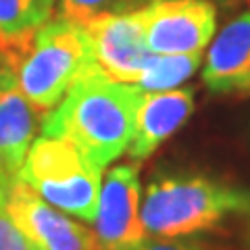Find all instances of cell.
I'll use <instances>...</instances> for the list:
<instances>
[{
  "mask_svg": "<svg viewBox=\"0 0 250 250\" xmlns=\"http://www.w3.org/2000/svg\"><path fill=\"white\" fill-rule=\"evenodd\" d=\"M148 238L192 240L250 231V190L207 173H167L148 184L140 207Z\"/></svg>",
  "mask_w": 250,
  "mask_h": 250,
  "instance_id": "1",
  "label": "cell"
},
{
  "mask_svg": "<svg viewBox=\"0 0 250 250\" xmlns=\"http://www.w3.org/2000/svg\"><path fill=\"white\" fill-rule=\"evenodd\" d=\"M140 96L136 85L94 69L42 117V136L69 140L104 169L127 152Z\"/></svg>",
  "mask_w": 250,
  "mask_h": 250,
  "instance_id": "2",
  "label": "cell"
},
{
  "mask_svg": "<svg viewBox=\"0 0 250 250\" xmlns=\"http://www.w3.org/2000/svg\"><path fill=\"white\" fill-rule=\"evenodd\" d=\"M94 69L90 38L82 25L54 17L38 29L29 50L15 69L17 85L42 117Z\"/></svg>",
  "mask_w": 250,
  "mask_h": 250,
  "instance_id": "3",
  "label": "cell"
},
{
  "mask_svg": "<svg viewBox=\"0 0 250 250\" xmlns=\"http://www.w3.org/2000/svg\"><path fill=\"white\" fill-rule=\"evenodd\" d=\"M103 171L73 142L40 136L31 144L17 177L62 213L94 223Z\"/></svg>",
  "mask_w": 250,
  "mask_h": 250,
  "instance_id": "4",
  "label": "cell"
},
{
  "mask_svg": "<svg viewBox=\"0 0 250 250\" xmlns=\"http://www.w3.org/2000/svg\"><path fill=\"white\" fill-rule=\"evenodd\" d=\"M0 205L31 250H98L94 229L46 202L19 177L0 179Z\"/></svg>",
  "mask_w": 250,
  "mask_h": 250,
  "instance_id": "5",
  "label": "cell"
},
{
  "mask_svg": "<svg viewBox=\"0 0 250 250\" xmlns=\"http://www.w3.org/2000/svg\"><path fill=\"white\" fill-rule=\"evenodd\" d=\"M90 38L94 61L115 82L136 85L154 52L146 46L142 4L129 11L106 13L82 25Z\"/></svg>",
  "mask_w": 250,
  "mask_h": 250,
  "instance_id": "6",
  "label": "cell"
},
{
  "mask_svg": "<svg viewBox=\"0 0 250 250\" xmlns=\"http://www.w3.org/2000/svg\"><path fill=\"white\" fill-rule=\"evenodd\" d=\"M144 38L154 54L202 52L215 38L217 9L210 0H146Z\"/></svg>",
  "mask_w": 250,
  "mask_h": 250,
  "instance_id": "7",
  "label": "cell"
},
{
  "mask_svg": "<svg viewBox=\"0 0 250 250\" xmlns=\"http://www.w3.org/2000/svg\"><path fill=\"white\" fill-rule=\"evenodd\" d=\"M140 207L142 186L138 163H123L108 169L100 186L94 219L98 250H127L146 240Z\"/></svg>",
  "mask_w": 250,
  "mask_h": 250,
  "instance_id": "8",
  "label": "cell"
},
{
  "mask_svg": "<svg viewBox=\"0 0 250 250\" xmlns=\"http://www.w3.org/2000/svg\"><path fill=\"white\" fill-rule=\"evenodd\" d=\"M202 82L215 94L250 96V13L231 19L210 40Z\"/></svg>",
  "mask_w": 250,
  "mask_h": 250,
  "instance_id": "9",
  "label": "cell"
},
{
  "mask_svg": "<svg viewBox=\"0 0 250 250\" xmlns=\"http://www.w3.org/2000/svg\"><path fill=\"white\" fill-rule=\"evenodd\" d=\"M194 113V90L175 88L167 92H142L136 108L134 134L127 148L131 161L148 159L169 140Z\"/></svg>",
  "mask_w": 250,
  "mask_h": 250,
  "instance_id": "10",
  "label": "cell"
},
{
  "mask_svg": "<svg viewBox=\"0 0 250 250\" xmlns=\"http://www.w3.org/2000/svg\"><path fill=\"white\" fill-rule=\"evenodd\" d=\"M40 113L27 103L17 77L0 61V179L19 175L36 140Z\"/></svg>",
  "mask_w": 250,
  "mask_h": 250,
  "instance_id": "11",
  "label": "cell"
},
{
  "mask_svg": "<svg viewBox=\"0 0 250 250\" xmlns=\"http://www.w3.org/2000/svg\"><path fill=\"white\" fill-rule=\"evenodd\" d=\"M52 11L54 0H0V61L13 73Z\"/></svg>",
  "mask_w": 250,
  "mask_h": 250,
  "instance_id": "12",
  "label": "cell"
},
{
  "mask_svg": "<svg viewBox=\"0 0 250 250\" xmlns=\"http://www.w3.org/2000/svg\"><path fill=\"white\" fill-rule=\"evenodd\" d=\"M202 61V52L192 54H154L140 80L136 82V88L140 92H167L179 88L184 82L198 71Z\"/></svg>",
  "mask_w": 250,
  "mask_h": 250,
  "instance_id": "13",
  "label": "cell"
},
{
  "mask_svg": "<svg viewBox=\"0 0 250 250\" xmlns=\"http://www.w3.org/2000/svg\"><path fill=\"white\" fill-rule=\"evenodd\" d=\"M136 0H59V17L83 25L106 13L136 9Z\"/></svg>",
  "mask_w": 250,
  "mask_h": 250,
  "instance_id": "14",
  "label": "cell"
},
{
  "mask_svg": "<svg viewBox=\"0 0 250 250\" xmlns=\"http://www.w3.org/2000/svg\"><path fill=\"white\" fill-rule=\"evenodd\" d=\"M0 250H31L27 240L0 205Z\"/></svg>",
  "mask_w": 250,
  "mask_h": 250,
  "instance_id": "15",
  "label": "cell"
},
{
  "mask_svg": "<svg viewBox=\"0 0 250 250\" xmlns=\"http://www.w3.org/2000/svg\"><path fill=\"white\" fill-rule=\"evenodd\" d=\"M127 250H223V248L205 246L192 240H161V238L146 236V240H142L138 246L127 248Z\"/></svg>",
  "mask_w": 250,
  "mask_h": 250,
  "instance_id": "16",
  "label": "cell"
}]
</instances>
